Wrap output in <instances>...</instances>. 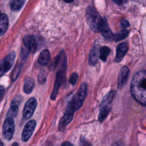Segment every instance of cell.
Here are the masks:
<instances>
[{
    "mask_svg": "<svg viewBox=\"0 0 146 146\" xmlns=\"http://www.w3.org/2000/svg\"><path fill=\"white\" fill-rule=\"evenodd\" d=\"M131 91L140 104L146 106V70L136 73L131 82Z\"/></svg>",
    "mask_w": 146,
    "mask_h": 146,
    "instance_id": "6da1fadb",
    "label": "cell"
},
{
    "mask_svg": "<svg viewBox=\"0 0 146 146\" xmlns=\"http://www.w3.org/2000/svg\"><path fill=\"white\" fill-rule=\"evenodd\" d=\"M62 53H63V51H62ZM58 64H59V67L58 68L57 74H56L54 88L52 90V91L50 96L51 99L52 100L55 99L57 96V94L58 93L59 89L61 86L62 84L63 83V82H64V80H65L67 68H66V55L64 52H63V54L62 55L61 59L59 63H58Z\"/></svg>",
    "mask_w": 146,
    "mask_h": 146,
    "instance_id": "7a4b0ae2",
    "label": "cell"
},
{
    "mask_svg": "<svg viewBox=\"0 0 146 146\" xmlns=\"http://www.w3.org/2000/svg\"><path fill=\"white\" fill-rule=\"evenodd\" d=\"M87 92V86L85 83H83L77 92L68 104L66 110L74 112L75 111L80 108L86 97Z\"/></svg>",
    "mask_w": 146,
    "mask_h": 146,
    "instance_id": "3957f363",
    "label": "cell"
},
{
    "mask_svg": "<svg viewBox=\"0 0 146 146\" xmlns=\"http://www.w3.org/2000/svg\"><path fill=\"white\" fill-rule=\"evenodd\" d=\"M86 19L90 28L95 32L98 31V25L102 18L92 7H89L87 9Z\"/></svg>",
    "mask_w": 146,
    "mask_h": 146,
    "instance_id": "277c9868",
    "label": "cell"
},
{
    "mask_svg": "<svg viewBox=\"0 0 146 146\" xmlns=\"http://www.w3.org/2000/svg\"><path fill=\"white\" fill-rule=\"evenodd\" d=\"M115 92L111 91L103 98L100 104V111L99 115V120L102 121L108 115L110 111V105L114 97Z\"/></svg>",
    "mask_w": 146,
    "mask_h": 146,
    "instance_id": "5b68a950",
    "label": "cell"
},
{
    "mask_svg": "<svg viewBox=\"0 0 146 146\" xmlns=\"http://www.w3.org/2000/svg\"><path fill=\"white\" fill-rule=\"evenodd\" d=\"M15 130V124L13 118L7 117L3 123L2 133L5 139L7 140H10L14 135Z\"/></svg>",
    "mask_w": 146,
    "mask_h": 146,
    "instance_id": "8992f818",
    "label": "cell"
},
{
    "mask_svg": "<svg viewBox=\"0 0 146 146\" xmlns=\"http://www.w3.org/2000/svg\"><path fill=\"white\" fill-rule=\"evenodd\" d=\"M15 58L14 52H10L0 63V77L7 72L13 66Z\"/></svg>",
    "mask_w": 146,
    "mask_h": 146,
    "instance_id": "52a82bcc",
    "label": "cell"
},
{
    "mask_svg": "<svg viewBox=\"0 0 146 146\" xmlns=\"http://www.w3.org/2000/svg\"><path fill=\"white\" fill-rule=\"evenodd\" d=\"M36 104L37 102L34 98H31L27 101L23 111V116L25 119H28L32 117Z\"/></svg>",
    "mask_w": 146,
    "mask_h": 146,
    "instance_id": "ba28073f",
    "label": "cell"
},
{
    "mask_svg": "<svg viewBox=\"0 0 146 146\" xmlns=\"http://www.w3.org/2000/svg\"><path fill=\"white\" fill-rule=\"evenodd\" d=\"M36 127V121L34 120H30L26 124L22 133V140L23 142L27 141L32 136Z\"/></svg>",
    "mask_w": 146,
    "mask_h": 146,
    "instance_id": "9c48e42d",
    "label": "cell"
},
{
    "mask_svg": "<svg viewBox=\"0 0 146 146\" xmlns=\"http://www.w3.org/2000/svg\"><path fill=\"white\" fill-rule=\"evenodd\" d=\"M23 42L25 46L32 53H35L37 50L38 44L34 36L31 35H26L23 38Z\"/></svg>",
    "mask_w": 146,
    "mask_h": 146,
    "instance_id": "30bf717a",
    "label": "cell"
},
{
    "mask_svg": "<svg viewBox=\"0 0 146 146\" xmlns=\"http://www.w3.org/2000/svg\"><path fill=\"white\" fill-rule=\"evenodd\" d=\"M74 113V112L66 110V112L64 113V115L60 119V121L59 122L58 128H59V131H63V130H64V129L66 128V126L72 120V117H73Z\"/></svg>",
    "mask_w": 146,
    "mask_h": 146,
    "instance_id": "8fae6325",
    "label": "cell"
},
{
    "mask_svg": "<svg viewBox=\"0 0 146 146\" xmlns=\"http://www.w3.org/2000/svg\"><path fill=\"white\" fill-rule=\"evenodd\" d=\"M98 30L100 31L102 35L107 39H110L112 37V34L108 27V23L106 19H101L98 25Z\"/></svg>",
    "mask_w": 146,
    "mask_h": 146,
    "instance_id": "7c38bea8",
    "label": "cell"
},
{
    "mask_svg": "<svg viewBox=\"0 0 146 146\" xmlns=\"http://www.w3.org/2000/svg\"><path fill=\"white\" fill-rule=\"evenodd\" d=\"M129 74V69L127 67L124 66L122 67L120 71L118 80H117V86L118 88H121L126 82L128 76Z\"/></svg>",
    "mask_w": 146,
    "mask_h": 146,
    "instance_id": "4fadbf2b",
    "label": "cell"
},
{
    "mask_svg": "<svg viewBox=\"0 0 146 146\" xmlns=\"http://www.w3.org/2000/svg\"><path fill=\"white\" fill-rule=\"evenodd\" d=\"M127 51V47L125 43L119 44L116 48V55L115 59L116 62H119L123 58Z\"/></svg>",
    "mask_w": 146,
    "mask_h": 146,
    "instance_id": "5bb4252c",
    "label": "cell"
},
{
    "mask_svg": "<svg viewBox=\"0 0 146 146\" xmlns=\"http://www.w3.org/2000/svg\"><path fill=\"white\" fill-rule=\"evenodd\" d=\"M98 48L97 46H94L91 50L89 55V64L91 66L95 65L98 60Z\"/></svg>",
    "mask_w": 146,
    "mask_h": 146,
    "instance_id": "9a60e30c",
    "label": "cell"
},
{
    "mask_svg": "<svg viewBox=\"0 0 146 146\" xmlns=\"http://www.w3.org/2000/svg\"><path fill=\"white\" fill-rule=\"evenodd\" d=\"M8 17L5 14H0V35H3L7 29Z\"/></svg>",
    "mask_w": 146,
    "mask_h": 146,
    "instance_id": "2e32d148",
    "label": "cell"
},
{
    "mask_svg": "<svg viewBox=\"0 0 146 146\" xmlns=\"http://www.w3.org/2000/svg\"><path fill=\"white\" fill-rule=\"evenodd\" d=\"M50 59V53L48 50H43L38 58V63L41 65L47 64Z\"/></svg>",
    "mask_w": 146,
    "mask_h": 146,
    "instance_id": "e0dca14e",
    "label": "cell"
},
{
    "mask_svg": "<svg viewBox=\"0 0 146 146\" xmlns=\"http://www.w3.org/2000/svg\"><path fill=\"white\" fill-rule=\"evenodd\" d=\"M34 86H35L34 80L31 78H27L25 80V83L23 85L24 92L27 94L31 93L34 89Z\"/></svg>",
    "mask_w": 146,
    "mask_h": 146,
    "instance_id": "ac0fdd59",
    "label": "cell"
},
{
    "mask_svg": "<svg viewBox=\"0 0 146 146\" xmlns=\"http://www.w3.org/2000/svg\"><path fill=\"white\" fill-rule=\"evenodd\" d=\"M110 52V49L106 46H103L100 48V56L99 58L101 60L105 62Z\"/></svg>",
    "mask_w": 146,
    "mask_h": 146,
    "instance_id": "d6986e66",
    "label": "cell"
},
{
    "mask_svg": "<svg viewBox=\"0 0 146 146\" xmlns=\"http://www.w3.org/2000/svg\"><path fill=\"white\" fill-rule=\"evenodd\" d=\"M24 3V0H11V8L14 11L19 10Z\"/></svg>",
    "mask_w": 146,
    "mask_h": 146,
    "instance_id": "ffe728a7",
    "label": "cell"
},
{
    "mask_svg": "<svg viewBox=\"0 0 146 146\" xmlns=\"http://www.w3.org/2000/svg\"><path fill=\"white\" fill-rule=\"evenodd\" d=\"M18 112V107L17 104H13L7 113V116L11 118L15 117Z\"/></svg>",
    "mask_w": 146,
    "mask_h": 146,
    "instance_id": "44dd1931",
    "label": "cell"
},
{
    "mask_svg": "<svg viewBox=\"0 0 146 146\" xmlns=\"http://www.w3.org/2000/svg\"><path fill=\"white\" fill-rule=\"evenodd\" d=\"M127 34H128V31H126V30H124V31H120V32L115 34L113 36V38L114 40L117 41V40L123 39V38H124L127 35Z\"/></svg>",
    "mask_w": 146,
    "mask_h": 146,
    "instance_id": "7402d4cb",
    "label": "cell"
},
{
    "mask_svg": "<svg viewBox=\"0 0 146 146\" xmlns=\"http://www.w3.org/2000/svg\"><path fill=\"white\" fill-rule=\"evenodd\" d=\"M19 71H20V67L18 66L15 67V68L13 70L12 74L11 75V79L13 81H14L17 78V76L19 73Z\"/></svg>",
    "mask_w": 146,
    "mask_h": 146,
    "instance_id": "603a6c76",
    "label": "cell"
},
{
    "mask_svg": "<svg viewBox=\"0 0 146 146\" xmlns=\"http://www.w3.org/2000/svg\"><path fill=\"white\" fill-rule=\"evenodd\" d=\"M46 79V74L44 71L40 72L38 75V81L40 84H43Z\"/></svg>",
    "mask_w": 146,
    "mask_h": 146,
    "instance_id": "cb8c5ba5",
    "label": "cell"
},
{
    "mask_svg": "<svg viewBox=\"0 0 146 146\" xmlns=\"http://www.w3.org/2000/svg\"><path fill=\"white\" fill-rule=\"evenodd\" d=\"M78 75L76 73H73L72 74V75H71V77L70 78V83L72 85L74 86L78 80Z\"/></svg>",
    "mask_w": 146,
    "mask_h": 146,
    "instance_id": "d4e9b609",
    "label": "cell"
},
{
    "mask_svg": "<svg viewBox=\"0 0 146 146\" xmlns=\"http://www.w3.org/2000/svg\"><path fill=\"white\" fill-rule=\"evenodd\" d=\"M30 51L29 50V49L26 47L25 48H22V50H21V56L22 59H25L26 58V57L28 56L29 53Z\"/></svg>",
    "mask_w": 146,
    "mask_h": 146,
    "instance_id": "484cf974",
    "label": "cell"
},
{
    "mask_svg": "<svg viewBox=\"0 0 146 146\" xmlns=\"http://www.w3.org/2000/svg\"><path fill=\"white\" fill-rule=\"evenodd\" d=\"M128 0H113V1L116 3L117 6H121L124 5L126 4L127 2H128Z\"/></svg>",
    "mask_w": 146,
    "mask_h": 146,
    "instance_id": "4316f807",
    "label": "cell"
},
{
    "mask_svg": "<svg viewBox=\"0 0 146 146\" xmlns=\"http://www.w3.org/2000/svg\"><path fill=\"white\" fill-rule=\"evenodd\" d=\"M121 24L123 25V27H127L128 26H129V23L128 21H125V20H123L122 21V22H121Z\"/></svg>",
    "mask_w": 146,
    "mask_h": 146,
    "instance_id": "83f0119b",
    "label": "cell"
},
{
    "mask_svg": "<svg viewBox=\"0 0 146 146\" xmlns=\"http://www.w3.org/2000/svg\"><path fill=\"white\" fill-rule=\"evenodd\" d=\"M5 92V88L3 86H0V98L3 95Z\"/></svg>",
    "mask_w": 146,
    "mask_h": 146,
    "instance_id": "f1b7e54d",
    "label": "cell"
},
{
    "mask_svg": "<svg viewBox=\"0 0 146 146\" xmlns=\"http://www.w3.org/2000/svg\"><path fill=\"white\" fill-rule=\"evenodd\" d=\"M62 145H72L71 143H70V142H68V141H66V142H64V143H62Z\"/></svg>",
    "mask_w": 146,
    "mask_h": 146,
    "instance_id": "f546056e",
    "label": "cell"
},
{
    "mask_svg": "<svg viewBox=\"0 0 146 146\" xmlns=\"http://www.w3.org/2000/svg\"><path fill=\"white\" fill-rule=\"evenodd\" d=\"M64 1L66 3H71V2H72L73 0H64Z\"/></svg>",
    "mask_w": 146,
    "mask_h": 146,
    "instance_id": "4dcf8cb0",
    "label": "cell"
},
{
    "mask_svg": "<svg viewBox=\"0 0 146 146\" xmlns=\"http://www.w3.org/2000/svg\"><path fill=\"white\" fill-rule=\"evenodd\" d=\"M18 145V144L15 143H13V145Z\"/></svg>",
    "mask_w": 146,
    "mask_h": 146,
    "instance_id": "1f68e13d",
    "label": "cell"
}]
</instances>
